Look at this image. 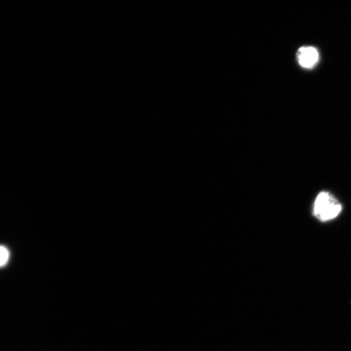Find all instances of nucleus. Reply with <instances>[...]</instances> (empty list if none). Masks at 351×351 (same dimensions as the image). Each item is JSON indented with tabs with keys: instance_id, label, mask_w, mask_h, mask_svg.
Wrapping results in <instances>:
<instances>
[{
	"instance_id": "f257e3e1",
	"label": "nucleus",
	"mask_w": 351,
	"mask_h": 351,
	"mask_svg": "<svg viewBox=\"0 0 351 351\" xmlns=\"http://www.w3.org/2000/svg\"><path fill=\"white\" fill-rule=\"evenodd\" d=\"M339 199L327 191L320 192L315 200L313 215L320 221H328L339 217L341 212Z\"/></svg>"
},
{
	"instance_id": "f03ea898",
	"label": "nucleus",
	"mask_w": 351,
	"mask_h": 351,
	"mask_svg": "<svg viewBox=\"0 0 351 351\" xmlns=\"http://www.w3.org/2000/svg\"><path fill=\"white\" fill-rule=\"evenodd\" d=\"M297 58L302 67L313 68L319 61V52L313 47H301L298 51Z\"/></svg>"
},
{
	"instance_id": "7ed1b4c3",
	"label": "nucleus",
	"mask_w": 351,
	"mask_h": 351,
	"mask_svg": "<svg viewBox=\"0 0 351 351\" xmlns=\"http://www.w3.org/2000/svg\"><path fill=\"white\" fill-rule=\"evenodd\" d=\"M10 254L6 247L0 245V267L5 266L10 261Z\"/></svg>"
}]
</instances>
